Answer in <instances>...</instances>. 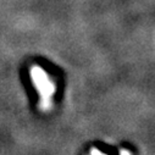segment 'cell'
I'll return each mask as SVG.
<instances>
[{
    "mask_svg": "<svg viewBox=\"0 0 155 155\" xmlns=\"http://www.w3.org/2000/svg\"><path fill=\"white\" fill-rule=\"evenodd\" d=\"M95 147L97 148H99V149H101L103 151H105V153H107V154H117V150H116L115 148H111V147H109L107 144H103V143H100V142H97L95 143Z\"/></svg>",
    "mask_w": 155,
    "mask_h": 155,
    "instance_id": "cell-1",
    "label": "cell"
}]
</instances>
